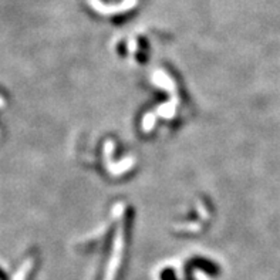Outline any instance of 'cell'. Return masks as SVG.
Wrapping results in <instances>:
<instances>
[{"label":"cell","instance_id":"6da1fadb","mask_svg":"<svg viewBox=\"0 0 280 280\" xmlns=\"http://www.w3.org/2000/svg\"><path fill=\"white\" fill-rule=\"evenodd\" d=\"M27 266H30V264H24V266H23V269H21L19 273L13 278V280H24L26 275H27Z\"/></svg>","mask_w":280,"mask_h":280}]
</instances>
